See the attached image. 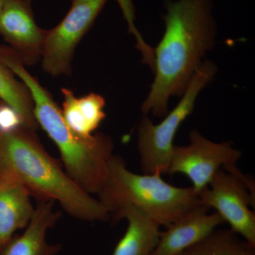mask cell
<instances>
[{"label": "cell", "instance_id": "obj_1", "mask_svg": "<svg viewBox=\"0 0 255 255\" xmlns=\"http://www.w3.org/2000/svg\"><path fill=\"white\" fill-rule=\"evenodd\" d=\"M211 0H176L167 5L165 31L154 50L155 78L141 107L143 115L164 117L169 98L185 92L201 59L214 45Z\"/></svg>", "mask_w": 255, "mask_h": 255}, {"label": "cell", "instance_id": "obj_2", "mask_svg": "<svg viewBox=\"0 0 255 255\" xmlns=\"http://www.w3.org/2000/svg\"><path fill=\"white\" fill-rule=\"evenodd\" d=\"M0 62L27 87L37 124L58 147L65 172L89 194H98L105 184L109 163L114 155L112 138L102 132L84 137L74 132L65 122L61 109L49 92L26 70L9 46H0Z\"/></svg>", "mask_w": 255, "mask_h": 255}, {"label": "cell", "instance_id": "obj_3", "mask_svg": "<svg viewBox=\"0 0 255 255\" xmlns=\"http://www.w3.org/2000/svg\"><path fill=\"white\" fill-rule=\"evenodd\" d=\"M0 167L14 173L38 200L58 202L69 215L89 222L111 216L99 199L77 184L24 127L0 132Z\"/></svg>", "mask_w": 255, "mask_h": 255}, {"label": "cell", "instance_id": "obj_4", "mask_svg": "<svg viewBox=\"0 0 255 255\" xmlns=\"http://www.w3.org/2000/svg\"><path fill=\"white\" fill-rule=\"evenodd\" d=\"M161 175L133 173L120 156L114 155L105 184L97 194L99 201L110 213L111 219L126 206H133L159 226L168 227L202 204L192 187L171 185Z\"/></svg>", "mask_w": 255, "mask_h": 255}, {"label": "cell", "instance_id": "obj_5", "mask_svg": "<svg viewBox=\"0 0 255 255\" xmlns=\"http://www.w3.org/2000/svg\"><path fill=\"white\" fill-rule=\"evenodd\" d=\"M216 72L212 62L201 63L177 107L160 123L154 124L147 115L143 116L137 129V150L143 174H167L178 129L192 113L198 96Z\"/></svg>", "mask_w": 255, "mask_h": 255}, {"label": "cell", "instance_id": "obj_6", "mask_svg": "<svg viewBox=\"0 0 255 255\" xmlns=\"http://www.w3.org/2000/svg\"><path fill=\"white\" fill-rule=\"evenodd\" d=\"M220 169L209 186L198 194L201 204L216 209L231 230L255 247V182L236 164Z\"/></svg>", "mask_w": 255, "mask_h": 255}, {"label": "cell", "instance_id": "obj_7", "mask_svg": "<svg viewBox=\"0 0 255 255\" xmlns=\"http://www.w3.org/2000/svg\"><path fill=\"white\" fill-rule=\"evenodd\" d=\"M108 0H73L63 19L46 30L42 51L43 70L51 76L71 73L74 53Z\"/></svg>", "mask_w": 255, "mask_h": 255}, {"label": "cell", "instance_id": "obj_8", "mask_svg": "<svg viewBox=\"0 0 255 255\" xmlns=\"http://www.w3.org/2000/svg\"><path fill=\"white\" fill-rule=\"evenodd\" d=\"M189 141L187 145H174L167 174H185L197 194L209 186L221 167L236 164L241 157L232 142L211 141L196 130L190 132Z\"/></svg>", "mask_w": 255, "mask_h": 255}, {"label": "cell", "instance_id": "obj_9", "mask_svg": "<svg viewBox=\"0 0 255 255\" xmlns=\"http://www.w3.org/2000/svg\"><path fill=\"white\" fill-rule=\"evenodd\" d=\"M46 33L35 21L29 0H6L0 16V35L25 65L41 59Z\"/></svg>", "mask_w": 255, "mask_h": 255}, {"label": "cell", "instance_id": "obj_10", "mask_svg": "<svg viewBox=\"0 0 255 255\" xmlns=\"http://www.w3.org/2000/svg\"><path fill=\"white\" fill-rule=\"evenodd\" d=\"M209 209L201 204L176 220L159 233L151 255H179L209 236L225 223L218 213L209 214Z\"/></svg>", "mask_w": 255, "mask_h": 255}, {"label": "cell", "instance_id": "obj_11", "mask_svg": "<svg viewBox=\"0 0 255 255\" xmlns=\"http://www.w3.org/2000/svg\"><path fill=\"white\" fill-rule=\"evenodd\" d=\"M2 169L0 180V246L4 248L18 230L31 221L35 209L31 193L14 173Z\"/></svg>", "mask_w": 255, "mask_h": 255}, {"label": "cell", "instance_id": "obj_12", "mask_svg": "<svg viewBox=\"0 0 255 255\" xmlns=\"http://www.w3.org/2000/svg\"><path fill=\"white\" fill-rule=\"evenodd\" d=\"M55 201L38 200L34 213L24 232L14 236L6 245L2 255H57L61 250L59 244H50L47 233L54 227L61 213L55 211Z\"/></svg>", "mask_w": 255, "mask_h": 255}, {"label": "cell", "instance_id": "obj_13", "mask_svg": "<svg viewBox=\"0 0 255 255\" xmlns=\"http://www.w3.org/2000/svg\"><path fill=\"white\" fill-rule=\"evenodd\" d=\"M128 221L125 234L112 255H151L158 243L160 226L138 208L126 206L112 218Z\"/></svg>", "mask_w": 255, "mask_h": 255}, {"label": "cell", "instance_id": "obj_14", "mask_svg": "<svg viewBox=\"0 0 255 255\" xmlns=\"http://www.w3.org/2000/svg\"><path fill=\"white\" fill-rule=\"evenodd\" d=\"M0 100L9 106L19 116L23 127L35 132L38 128L33 102L27 87L6 65L0 62Z\"/></svg>", "mask_w": 255, "mask_h": 255}, {"label": "cell", "instance_id": "obj_15", "mask_svg": "<svg viewBox=\"0 0 255 255\" xmlns=\"http://www.w3.org/2000/svg\"><path fill=\"white\" fill-rule=\"evenodd\" d=\"M186 252L187 255H255V247L232 230L216 229Z\"/></svg>", "mask_w": 255, "mask_h": 255}, {"label": "cell", "instance_id": "obj_16", "mask_svg": "<svg viewBox=\"0 0 255 255\" xmlns=\"http://www.w3.org/2000/svg\"><path fill=\"white\" fill-rule=\"evenodd\" d=\"M80 115L90 134L98 128L106 118L105 98L99 94L90 93L78 97Z\"/></svg>", "mask_w": 255, "mask_h": 255}, {"label": "cell", "instance_id": "obj_17", "mask_svg": "<svg viewBox=\"0 0 255 255\" xmlns=\"http://www.w3.org/2000/svg\"><path fill=\"white\" fill-rule=\"evenodd\" d=\"M117 1L127 21L129 32L135 37L136 40L137 48L141 52L142 60L144 63L148 65L152 71H153L154 65H155L154 49L146 43L135 26V8L132 0H117Z\"/></svg>", "mask_w": 255, "mask_h": 255}, {"label": "cell", "instance_id": "obj_18", "mask_svg": "<svg viewBox=\"0 0 255 255\" xmlns=\"http://www.w3.org/2000/svg\"><path fill=\"white\" fill-rule=\"evenodd\" d=\"M22 127V121L18 114L9 106L1 104L0 105V132L14 131Z\"/></svg>", "mask_w": 255, "mask_h": 255}, {"label": "cell", "instance_id": "obj_19", "mask_svg": "<svg viewBox=\"0 0 255 255\" xmlns=\"http://www.w3.org/2000/svg\"><path fill=\"white\" fill-rule=\"evenodd\" d=\"M6 1V0H0V16H1V12H2L3 9H4Z\"/></svg>", "mask_w": 255, "mask_h": 255}, {"label": "cell", "instance_id": "obj_20", "mask_svg": "<svg viewBox=\"0 0 255 255\" xmlns=\"http://www.w3.org/2000/svg\"><path fill=\"white\" fill-rule=\"evenodd\" d=\"M4 248L3 247L0 246V255H2L3 250H4Z\"/></svg>", "mask_w": 255, "mask_h": 255}, {"label": "cell", "instance_id": "obj_21", "mask_svg": "<svg viewBox=\"0 0 255 255\" xmlns=\"http://www.w3.org/2000/svg\"><path fill=\"white\" fill-rule=\"evenodd\" d=\"M1 176H2V169L0 167V180H1Z\"/></svg>", "mask_w": 255, "mask_h": 255}, {"label": "cell", "instance_id": "obj_22", "mask_svg": "<svg viewBox=\"0 0 255 255\" xmlns=\"http://www.w3.org/2000/svg\"><path fill=\"white\" fill-rule=\"evenodd\" d=\"M179 255H187V252L184 251V253H181V254Z\"/></svg>", "mask_w": 255, "mask_h": 255}, {"label": "cell", "instance_id": "obj_23", "mask_svg": "<svg viewBox=\"0 0 255 255\" xmlns=\"http://www.w3.org/2000/svg\"><path fill=\"white\" fill-rule=\"evenodd\" d=\"M4 103V102H1V100H0V105H1V104Z\"/></svg>", "mask_w": 255, "mask_h": 255}]
</instances>
